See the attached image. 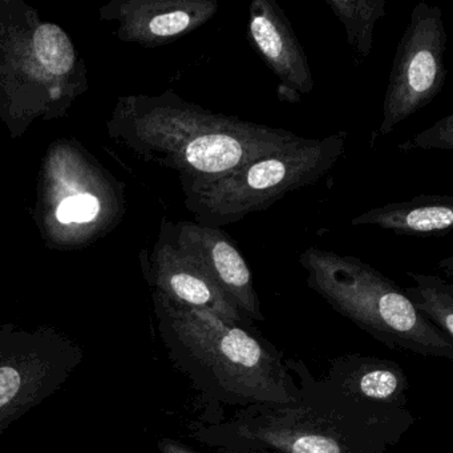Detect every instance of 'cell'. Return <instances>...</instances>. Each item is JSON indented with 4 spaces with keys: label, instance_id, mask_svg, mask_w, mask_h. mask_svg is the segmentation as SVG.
I'll use <instances>...</instances> for the list:
<instances>
[{
    "label": "cell",
    "instance_id": "cell-4",
    "mask_svg": "<svg viewBox=\"0 0 453 453\" xmlns=\"http://www.w3.org/2000/svg\"><path fill=\"white\" fill-rule=\"evenodd\" d=\"M347 134L307 139L262 156L221 179L187 187L188 208L201 226L221 229L266 211L288 193L319 181L346 150Z\"/></svg>",
    "mask_w": 453,
    "mask_h": 453
},
{
    "label": "cell",
    "instance_id": "cell-8",
    "mask_svg": "<svg viewBox=\"0 0 453 453\" xmlns=\"http://www.w3.org/2000/svg\"><path fill=\"white\" fill-rule=\"evenodd\" d=\"M326 380L357 402L381 410H407L410 381L399 363L371 355L331 360Z\"/></svg>",
    "mask_w": 453,
    "mask_h": 453
},
{
    "label": "cell",
    "instance_id": "cell-6",
    "mask_svg": "<svg viewBox=\"0 0 453 453\" xmlns=\"http://www.w3.org/2000/svg\"><path fill=\"white\" fill-rule=\"evenodd\" d=\"M179 249L203 269L246 319L264 322L250 267L224 230L185 224L180 232Z\"/></svg>",
    "mask_w": 453,
    "mask_h": 453
},
{
    "label": "cell",
    "instance_id": "cell-1",
    "mask_svg": "<svg viewBox=\"0 0 453 453\" xmlns=\"http://www.w3.org/2000/svg\"><path fill=\"white\" fill-rule=\"evenodd\" d=\"M286 365L299 386L294 402L197 418L190 426L193 439L217 453H387L415 424L408 408L363 404L314 378L302 360L286 357Z\"/></svg>",
    "mask_w": 453,
    "mask_h": 453
},
{
    "label": "cell",
    "instance_id": "cell-2",
    "mask_svg": "<svg viewBox=\"0 0 453 453\" xmlns=\"http://www.w3.org/2000/svg\"><path fill=\"white\" fill-rule=\"evenodd\" d=\"M160 306V331L177 367L205 405L200 420L261 404L294 402L299 386L282 352L256 325L233 322L171 299Z\"/></svg>",
    "mask_w": 453,
    "mask_h": 453
},
{
    "label": "cell",
    "instance_id": "cell-11",
    "mask_svg": "<svg viewBox=\"0 0 453 453\" xmlns=\"http://www.w3.org/2000/svg\"><path fill=\"white\" fill-rule=\"evenodd\" d=\"M161 280L168 298L190 309L205 310L224 319L254 325L217 288L200 266L181 250L171 251Z\"/></svg>",
    "mask_w": 453,
    "mask_h": 453
},
{
    "label": "cell",
    "instance_id": "cell-14",
    "mask_svg": "<svg viewBox=\"0 0 453 453\" xmlns=\"http://www.w3.org/2000/svg\"><path fill=\"white\" fill-rule=\"evenodd\" d=\"M39 62L54 75H65L75 65V50L67 34L55 25H42L34 34Z\"/></svg>",
    "mask_w": 453,
    "mask_h": 453
},
{
    "label": "cell",
    "instance_id": "cell-13",
    "mask_svg": "<svg viewBox=\"0 0 453 453\" xmlns=\"http://www.w3.org/2000/svg\"><path fill=\"white\" fill-rule=\"evenodd\" d=\"M346 30L347 43L365 58L372 51L373 30L386 15L387 0H326Z\"/></svg>",
    "mask_w": 453,
    "mask_h": 453
},
{
    "label": "cell",
    "instance_id": "cell-17",
    "mask_svg": "<svg viewBox=\"0 0 453 453\" xmlns=\"http://www.w3.org/2000/svg\"><path fill=\"white\" fill-rule=\"evenodd\" d=\"M161 453H201L176 440L164 439L160 442Z\"/></svg>",
    "mask_w": 453,
    "mask_h": 453
},
{
    "label": "cell",
    "instance_id": "cell-10",
    "mask_svg": "<svg viewBox=\"0 0 453 453\" xmlns=\"http://www.w3.org/2000/svg\"><path fill=\"white\" fill-rule=\"evenodd\" d=\"M352 226H376L399 235H445L453 225V198L418 196L404 203L371 209L351 221Z\"/></svg>",
    "mask_w": 453,
    "mask_h": 453
},
{
    "label": "cell",
    "instance_id": "cell-12",
    "mask_svg": "<svg viewBox=\"0 0 453 453\" xmlns=\"http://www.w3.org/2000/svg\"><path fill=\"white\" fill-rule=\"evenodd\" d=\"M415 286L403 288L413 309L453 341V285L437 275L408 272Z\"/></svg>",
    "mask_w": 453,
    "mask_h": 453
},
{
    "label": "cell",
    "instance_id": "cell-3",
    "mask_svg": "<svg viewBox=\"0 0 453 453\" xmlns=\"http://www.w3.org/2000/svg\"><path fill=\"white\" fill-rule=\"evenodd\" d=\"M307 286L336 312L397 351L453 359V341L424 319L402 288L362 259L309 248L299 257Z\"/></svg>",
    "mask_w": 453,
    "mask_h": 453
},
{
    "label": "cell",
    "instance_id": "cell-7",
    "mask_svg": "<svg viewBox=\"0 0 453 453\" xmlns=\"http://www.w3.org/2000/svg\"><path fill=\"white\" fill-rule=\"evenodd\" d=\"M248 35L265 65L280 79L283 99L298 102L312 94L314 81L306 52L290 20L275 0H253L249 9Z\"/></svg>",
    "mask_w": 453,
    "mask_h": 453
},
{
    "label": "cell",
    "instance_id": "cell-9",
    "mask_svg": "<svg viewBox=\"0 0 453 453\" xmlns=\"http://www.w3.org/2000/svg\"><path fill=\"white\" fill-rule=\"evenodd\" d=\"M39 346L33 342H4L0 338V426L12 420L36 400L42 399L49 389L57 386L59 376L47 373L49 367L44 359H38Z\"/></svg>",
    "mask_w": 453,
    "mask_h": 453
},
{
    "label": "cell",
    "instance_id": "cell-16",
    "mask_svg": "<svg viewBox=\"0 0 453 453\" xmlns=\"http://www.w3.org/2000/svg\"><path fill=\"white\" fill-rule=\"evenodd\" d=\"M100 211V203L92 195H78L65 198L57 211L62 224H84L92 221Z\"/></svg>",
    "mask_w": 453,
    "mask_h": 453
},
{
    "label": "cell",
    "instance_id": "cell-5",
    "mask_svg": "<svg viewBox=\"0 0 453 453\" xmlns=\"http://www.w3.org/2000/svg\"><path fill=\"white\" fill-rule=\"evenodd\" d=\"M447 30L441 9L420 2L397 44L383 104L379 136L429 104L447 79Z\"/></svg>",
    "mask_w": 453,
    "mask_h": 453
},
{
    "label": "cell",
    "instance_id": "cell-15",
    "mask_svg": "<svg viewBox=\"0 0 453 453\" xmlns=\"http://www.w3.org/2000/svg\"><path fill=\"white\" fill-rule=\"evenodd\" d=\"M402 152L412 150H453V116L441 119L431 128L420 132L412 139L399 145Z\"/></svg>",
    "mask_w": 453,
    "mask_h": 453
}]
</instances>
